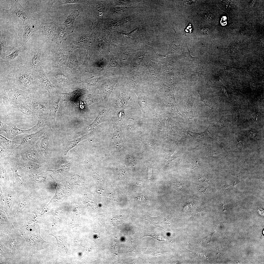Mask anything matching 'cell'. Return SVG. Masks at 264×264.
Instances as JSON below:
<instances>
[{"label": "cell", "instance_id": "8", "mask_svg": "<svg viewBox=\"0 0 264 264\" xmlns=\"http://www.w3.org/2000/svg\"><path fill=\"white\" fill-rule=\"evenodd\" d=\"M40 88H44L48 92L49 95L56 93V88L51 83L44 71L43 67L40 66L37 71Z\"/></svg>", "mask_w": 264, "mask_h": 264}, {"label": "cell", "instance_id": "29", "mask_svg": "<svg viewBox=\"0 0 264 264\" xmlns=\"http://www.w3.org/2000/svg\"><path fill=\"white\" fill-rule=\"evenodd\" d=\"M68 65L71 69H76L79 68L77 60L75 55L73 54L70 55L68 61Z\"/></svg>", "mask_w": 264, "mask_h": 264}, {"label": "cell", "instance_id": "12", "mask_svg": "<svg viewBox=\"0 0 264 264\" xmlns=\"http://www.w3.org/2000/svg\"><path fill=\"white\" fill-rule=\"evenodd\" d=\"M55 25L54 22L46 23L41 22L39 29L43 34L53 41L55 38Z\"/></svg>", "mask_w": 264, "mask_h": 264}, {"label": "cell", "instance_id": "33", "mask_svg": "<svg viewBox=\"0 0 264 264\" xmlns=\"http://www.w3.org/2000/svg\"><path fill=\"white\" fill-rule=\"evenodd\" d=\"M70 167L69 165L67 164L65 165L62 166V167L60 169L57 170H48V171L52 172L54 175H57L60 174L61 173L66 172L68 170Z\"/></svg>", "mask_w": 264, "mask_h": 264}, {"label": "cell", "instance_id": "31", "mask_svg": "<svg viewBox=\"0 0 264 264\" xmlns=\"http://www.w3.org/2000/svg\"><path fill=\"white\" fill-rule=\"evenodd\" d=\"M198 92L200 95L201 100L204 103L205 105L212 109H214L213 104L212 102L204 95L198 91Z\"/></svg>", "mask_w": 264, "mask_h": 264}, {"label": "cell", "instance_id": "41", "mask_svg": "<svg viewBox=\"0 0 264 264\" xmlns=\"http://www.w3.org/2000/svg\"><path fill=\"white\" fill-rule=\"evenodd\" d=\"M209 29L208 28H205L203 29H202L201 31V32L204 34H207L208 33L209 31Z\"/></svg>", "mask_w": 264, "mask_h": 264}, {"label": "cell", "instance_id": "30", "mask_svg": "<svg viewBox=\"0 0 264 264\" xmlns=\"http://www.w3.org/2000/svg\"><path fill=\"white\" fill-rule=\"evenodd\" d=\"M53 77L55 80L61 83H65L68 80L66 76L64 74L61 73H55L53 75Z\"/></svg>", "mask_w": 264, "mask_h": 264}, {"label": "cell", "instance_id": "36", "mask_svg": "<svg viewBox=\"0 0 264 264\" xmlns=\"http://www.w3.org/2000/svg\"><path fill=\"white\" fill-rule=\"evenodd\" d=\"M96 99L91 95H89L85 100V102L88 105H89L97 101Z\"/></svg>", "mask_w": 264, "mask_h": 264}, {"label": "cell", "instance_id": "37", "mask_svg": "<svg viewBox=\"0 0 264 264\" xmlns=\"http://www.w3.org/2000/svg\"><path fill=\"white\" fill-rule=\"evenodd\" d=\"M188 250L190 251V252H192V253H193L196 255H197L198 256L201 257H201L203 258H204L205 257H206L205 256V253H204V252H197L195 251L194 252L193 251H192Z\"/></svg>", "mask_w": 264, "mask_h": 264}, {"label": "cell", "instance_id": "35", "mask_svg": "<svg viewBox=\"0 0 264 264\" xmlns=\"http://www.w3.org/2000/svg\"><path fill=\"white\" fill-rule=\"evenodd\" d=\"M99 79V78H90L87 79L86 82L89 86H93L96 84Z\"/></svg>", "mask_w": 264, "mask_h": 264}, {"label": "cell", "instance_id": "13", "mask_svg": "<svg viewBox=\"0 0 264 264\" xmlns=\"http://www.w3.org/2000/svg\"><path fill=\"white\" fill-rule=\"evenodd\" d=\"M194 99L190 98L184 97L182 104L184 113L188 120L191 122H196L193 112V106Z\"/></svg>", "mask_w": 264, "mask_h": 264}, {"label": "cell", "instance_id": "25", "mask_svg": "<svg viewBox=\"0 0 264 264\" xmlns=\"http://www.w3.org/2000/svg\"><path fill=\"white\" fill-rule=\"evenodd\" d=\"M0 160L7 159L16 156L17 153L15 150H10L0 147Z\"/></svg>", "mask_w": 264, "mask_h": 264}, {"label": "cell", "instance_id": "22", "mask_svg": "<svg viewBox=\"0 0 264 264\" xmlns=\"http://www.w3.org/2000/svg\"><path fill=\"white\" fill-rule=\"evenodd\" d=\"M34 29L30 22L23 25V41L22 46H23L28 41L33 33Z\"/></svg>", "mask_w": 264, "mask_h": 264}, {"label": "cell", "instance_id": "40", "mask_svg": "<svg viewBox=\"0 0 264 264\" xmlns=\"http://www.w3.org/2000/svg\"><path fill=\"white\" fill-rule=\"evenodd\" d=\"M26 202L27 201L25 200L21 201L19 204L20 207V208L24 207V206L26 204Z\"/></svg>", "mask_w": 264, "mask_h": 264}, {"label": "cell", "instance_id": "23", "mask_svg": "<svg viewBox=\"0 0 264 264\" xmlns=\"http://www.w3.org/2000/svg\"><path fill=\"white\" fill-rule=\"evenodd\" d=\"M67 57L65 52L61 49H57L55 51L54 61L57 64L62 65L66 63Z\"/></svg>", "mask_w": 264, "mask_h": 264}, {"label": "cell", "instance_id": "20", "mask_svg": "<svg viewBox=\"0 0 264 264\" xmlns=\"http://www.w3.org/2000/svg\"><path fill=\"white\" fill-rule=\"evenodd\" d=\"M209 127L204 132H195L189 131H187V132L196 140L204 142L211 138L209 134L210 133L208 130Z\"/></svg>", "mask_w": 264, "mask_h": 264}, {"label": "cell", "instance_id": "1", "mask_svg": "<svg viewBox=\"0 0 264 264\" xmlns=\"http://www.w3.org/2000/svg\"><path fill=\"white\" fill-rule=\"evenodd\" d=\"M7 77L9 87H15L32 95L40 88L37 72L22 64L13 66Z\"/></svg>", "mask_w": 264, "mask_h": 264}, {"label": "cell", "instance_id": "6", "mask_svg": "<svg viewBox=\"0 0 264 264\" xmlns=\"http://www.w3.org/2000/svg\"><path fill=\"white\" fill-rule=\"evenodd\" d=\"M2 10L8 13L15 15L22 21L23 25L30 22L26 10L17 0H12L10 9Z\"/></svg>", "mask_w": 264, "mask_h": 264}, {"label": "cell", "instance_id": "32", "mask_svg": "<svg viewBox=\"0 0 264 264\" xmlns=\"http://www.w3.org/2000/svg\"><path fill=\"white\" fill-rule=\"evenodd\" d=\"M32 176L34 181L36 183L44 181L46 178L44 176L42 173L33 174Z\"/></svg>", "mask_w": 264, "mask_h": 264}, {"label": "cell", "instance_id": "34", "mask_svg": "<svg viewBox=\"0 0 264 264\" xmlns=\"http://www.w3.org/2000/svg\"><path fill=\"white\" fill-rule=\"evenodd\" d=\"M84 1L82 0H60L59 3L60 5H62L66 4L74 3L84 4Z\"/></svg>", "mask_w": 264, "mask_h": 264}, {"label": "cell", "instance_id": "21", "mask_svg": "<svg viewBox=\"0 0 264 264\" xmlns=\"http://www.w3.org/2000/svg\"><path fill=\"white\" fill-rule=\"evenodd\" d=\"M0 143V147L9 149H14L17 146V140H13L7 139L1 134Z\"/></svg>", "mask_w": 264, "mask_h": 264}, {"label": "cell", "instance_id": "18", "mask_svg": "<svg viewBox=\"0 0 264 264\" xmlns=\"http://www.w3.org/2000/svg\"><path fill=\"white\" fill-rule=\"evenodd\" d=\"M79 13L78 10L72 11L69 12L66 21L63 23L70 33L73 32L74 22L76 18L79 15Z\"/></svg>", "mask_w": 264, "mask_h": 264}, {"label": "cell", "instance_id": "28", "mask_svg": "<svg viewBox=\"0 0 264 264\" xmlns=\"http://www.w3.org/2000/svg\"><path fill=\"white\" fill-rule=\"evenodd\" d=\"M1 36L0 38V59L2 58L6 55V52L7 50V42L5 36L3 34L2 32Z\"/></svg>", "mask_w": 264, "mask_h": 264}, {"label": "cell", "instance_id": "4", "mask_svg": "<svg viewBox=\"0 0 264 264\" xmlns=\"http://www.w3.org/2000/svg\"><path fill=\"white\" fill-rule=\"evenodd\" d=\"M47 128H44L35 133L28 134L17 140L18 145L15 149L17 152L32 146L36 143Z\"/></svg>", "mask_w": 264, "mask_h": 264}, {"label": "cell", "instance_id": "2", "mask_svg": "<svg viewBox=\"0 0 264 264\" xmlns=\"http://www.w3.org/2000/svg\"><path fill=\"white\" fill-rule=\"evenodd\" d=\"M17 152V158L20 161L34 162L41 164L43 163V153L36 143L29 148Z\"/></svg>", "mask_w": 264, "mask_h": 264}, {"label": "cell", "instance_id": "3", "mask_svg": "<svg viewBox=\"0 0 264 264\" xmlns=\"http://www.w3.org/2000/svg\"><path fill=\"white\" fill-rule=\"evenodd\" d=\"M8 95L11 105L27 103L32 95L14 87L5 88Z\"/></svg>", "mask_w": 264, "mask_h": 264}, {"label": "cell", "instance_id": "7", "mask_svg": "<svg viewBox=\"0 0 264 264\" xmlns=\"http://www.w3.org/2000/svg\"><path fill=\"white\" fill-rule=\"evenodd\" d=\"M16 125V124L14 123L10 126H8L7 125L6 126L4 131L6 133L8 139L12 140L18 135L32 133L40 127L37 123L33 127L26 130H22L18 128Z\"/></svg>", "mask_w": 264, "mask_h": 264}, {"label": "cell", "instance_id": "10", "mask_svg": "<svg viewBox=\"0 0 264 264\" xmlns=\"http://www.w3.org/2000/svg\"><path fill=\"white\" fill-rule=\"evenodd\" d=\"M39 116H48V105L46 106L32 95L28 99L27 103Z\"/></svg>", "mask_w": 264, "mask_h": 264}, {"label": "cell", "instance_id": "11", "mask_svg": "<svg viewBox=\"0 0 264 264\" xmlns=\"http://www.w3.org/2000/svg\"><path fill=\"white\" fill-rule=\"evenodd\" d=\"M52 131L49 128L45 131L36 142L37 145L45 156L49 153L50 148V139L52 136Z\"/></svg>", "mask_w": 264, "mask_h": 264}, {"label": "cell", "instance_id": "39", "mask_svg": "<svg viewBox=\"0 0 264 264\" xmlns=\"http://www.w3.org/2000/svg\"><path fill=\"white\" fill-rule=\"evenodd\" d=\"M6 202L8 205L9 206L11 204L12 202V198L11 197L9 196H8L6 198Z\"/></svg>", "mask_w": 264, "mask_h": 264}, {"label": "cell", "instance_id": "16", "mask_svg": "<svg viewBox=\"0 0 264 264\" xmlns=\"http://www.w3.org/2000/svg\"><path fill=\"white\" fill-rule=\"evenodd\" d=\"M11 106L13 108L20 111L25 114L38 120V114L27 103Z\"/></svg>", "mask_w": 264, "mask_h": 264}, {"label": "cell", "instance_id": "17", "mask_svg": "<svg viewBox=\"0 0 264 264\" xmlns=\"http://www.w3.org/2000/svg\"><path fill=\"white\" fill-rule=\"evenodd\" d=\"M112 121L114 131L112 139L116 145L119 146L121 143L123 138V134L119 122L113 119Z\"/></svg>", "mask_w": 264, "mask_h": 264}, {"label": "cell", "instance_id": "14", "mask_svg": "<svg viewBox=\"0 0 264 264\" xmlns=\"http://www.w3.org/2000/svg\"><path fill=\"white\" fill-rule=\"evenodd\" d=\"M18 165L19 168H21L31 172H38L43 167L42 164L33 162H24L20 161L17 159Z\"/></svg>", "mask_w": 264, "mask_h": 264}, {"label": "cell", "instance_id": "27", "mask_svg": "<svg viewBox=\"0 0 264 264\" xmlns=\"http://www.w3.org/2000/svg\"><path fill=\"white\" fill-rule=\"evenodd\" d=\"M91 135V133H89L70 142L66 146L65 150V154L66 155L70 150L74 147L81 141L88 138Z\"/></svg>", "mask_w": 264, "mask_h": 264}, {"label": "cell", "instance_id": "38", "mask_svg": "<svg viewBox=\"0 0 264 264\" xmlns=\"http://www.w3.org/2000/svg\"><path fill=\"white\" fill-rule=\"evenodd\" d=\"M207 188L206 187L201 185L198 186L197 187V189L199 192L202 193H205L207 189Z\"/></svg>", "mask_w": 264, "mask_h": 264}, {"label": "cell", "instance_id": "24", "mask_svg": "<svg viewBox=\"0 0 264 264\" xmlns=\"http://www.w3.org/2000/svg\"><path fill=\"white\" fill-rule=\"evenodd\" d=\"M62 94L65 96V99L74 101L79 99L83 95V92L81 89H78L71 92L62 93Z\"/></svg>", "mask_w": 264, "mask_h": 264}, {"label": "cell", "instance_id": "5", "mask_svg": "<svg viewBox=\"0 0 264 264\" xmlns=\"http://www.w3.org/2000/svg\"><path fill=\"white\" fill-rule=\"evenodd\" d=\"M61 99L60 96L56 93L49 95L47 118L48 126H54L56 124L55 120L56 113L59 108V102Z\"/></svg>", "mask_w": 264, "mask_h": 264}, {"label": "cell", "instance_id": "15", "mask_svg": "<svg viewBox=\"0 0 264 264\" xmlns=\"http://www.w3.org/2000/svg\"><path fill=\"white\" fill-rule=\"evenodd\" d=\"M107 111L105 109L103 110L97 116L93 122L84 128L82 130L81 133L84 134L92 130L94 128L99 124L105 122L106 119V116Z\"/></svg>", "mask_w": 264, "mask_h": 264}, {"label": "cell", "instance_id": "9", "mask_svg": "<svg viewBox=\"0 0 264 264\" xmlns=\"http://www.w3.org/2000/svg\"><path fill=\"white\" fill-rule=\"evenodd\" d=\"M23 46L16 48L9 55L0 59V62L9 63L13 66H19L23 62V58L21 56Z\"/></svg>", "mask_w": 264, "mask_h": 264}, {"label": "cell", "instance_id": "26", "mask_svg": "<svg viewBox=\"0 0 264 264\" xmlns=\"http://www.w3.org/2000/svg\"><path fill=\"white\" fill-rule=\"evenodd\" d=\"M0 107L11 105L8 95L5 89L0 90Z\"/></svg>", "mask_w": 264, "mask_h": 264}, {"label": "cell", "instance_id": "19", "mask_svg": "<svg viewBox=\"0 0 264 264\" xmlns=\"http://www.w3.org/2000/svg\"><path fill=\"white\" fill-rule=\"evenodd\" d=\"M70 33L69 31L63 23L55 25V41L57 43H60Z\"/></svg>", "mask_w": 264, "mask_h": 264}]
</instances>
